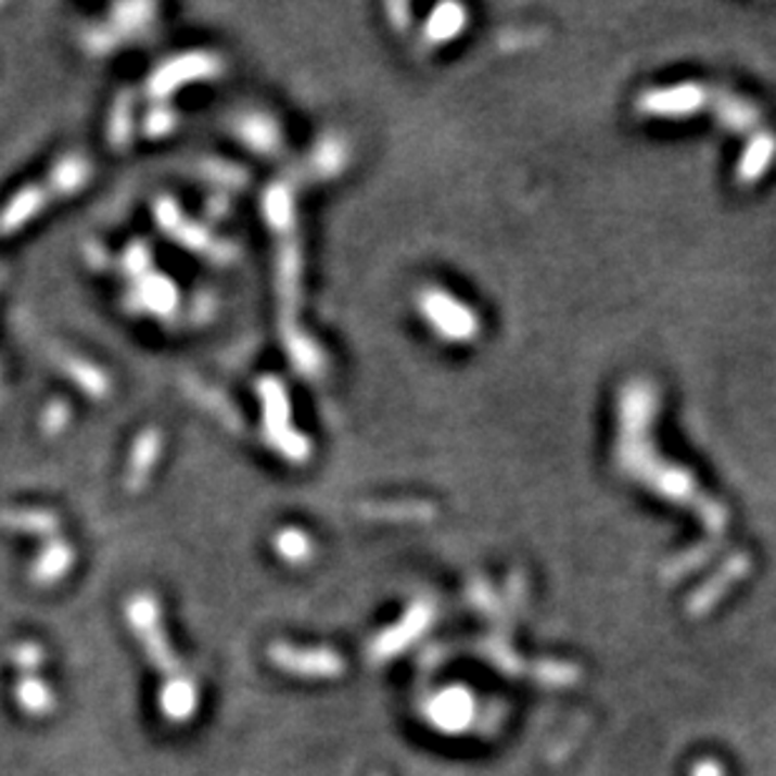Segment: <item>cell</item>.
Wrapping results in <instances>:
<instances>
[{
  "mask_svg": "<svg viewBox=\"0 0 776 776\" xmlns=\"http://www.w3.org/2000/svg\"><path fill=\"white\" fill-rule=\"evenodd\" d=\"M275 548L279 550V556L287 558V561H302V558L307 556V548H309V546H307V540H304L302 533L284 531V533L277 538Z\"/></svg>",
  "mask_w": 776,
  "mask_h": 776,
  "instance_id": "7",
  "label": "cell"
},
{
  "mask_svg": "<svg viewBox=\"0 0 776 776\" xmlns=\"http://www.w3.org/2000/svg\"><path fill=\"white\" fill-rule=\"evenodd\" d=\"M158 709L174 724L189 722L199 709V689L189 674L169 676L158 691Z\"/></svg>",
  "mask_w": 776,
  "mask_h": 776,
  "instance_id": "2",
  "label": "cell"
},
{
  "mask_svg": "<svg viewBox=\"0 0 776 776\" xmlns=\"http://www.w3.org/2000/svg\"><path fill=\"white\" fill-rule=\"evenodd\" d=\"M126 621L133 631V636L141 641L143 653L149 656L151 666L169 678L181 674V661L179 656L174 653V648L169 644V636H166L164 621H162V608L158 601L149 594H136L126 601Z\"/></svg>",
  "mask_w": 776,
  "mask_h": 776,
  "instance_id": "1",
  "label": "cell"
},
{
  "mask_svg": "<svg viewBox=\"0 0 776 776\" xmlns=\"http://www.w3.org/2000/svg\"><path fill=\"white\" fill-rule=\"evenodd\" d=\"M269 659L277 663L279 669L292 671V674L302 676H317V674H332L338 669V661L325 651H302V648L275 644L269 648Z\"/></svg>",
  "mask_w": 776,
  "mask_h": 776,
  "instance_id": "3",
  "label": "cell"
},
{
  "mask_svg": "<svg viewBox=\"0 0 776 776\" xmlns=\"http://www.w3.org/2000/svg\"><path fill=\"white\" fill-rule=\"evenodd\" d=\"M11 661L21 669V674H38L43 663V648L34 641H23L11 651Z\"/></svg>",
  "mask_w": 776,
  "mask_h": 776,
  "instance_id": "6",
  "label": "cell"
},
{
  "mask_svg": "<svg viewBox=\"0 0 776 776\" xmlns=\"http://www.w3.org/2000/svg\"><path fill=\"white\" fill-rule=\"evenodd\" d=\"M71 563H74V550H71L68 543L53 540L41 550L34 571H30V578L41 583V586H48V583L63 578V575L68 573Z\"/></svg>",
  "mask_w": 776,
  "mask_h": 776,
  "instance_id": "5",
  "label": "cell"
},
{
  "mask_svg": "<svg viewBox=\"0 0 776 776\" xmlns=\"http://www.w3.org/2000/svg\"><path fill=\"white\" fill-rule=\"evenodd\" d=\"M15 699H18V707L30 716H46L55 707L51 686L38 674H21L18 684H15Z\"/></svg>",
  "mask_w": 776,
  "mask_h": 776,
  "instance_id": "4",
  "label": "cell"
}]
</instances>
